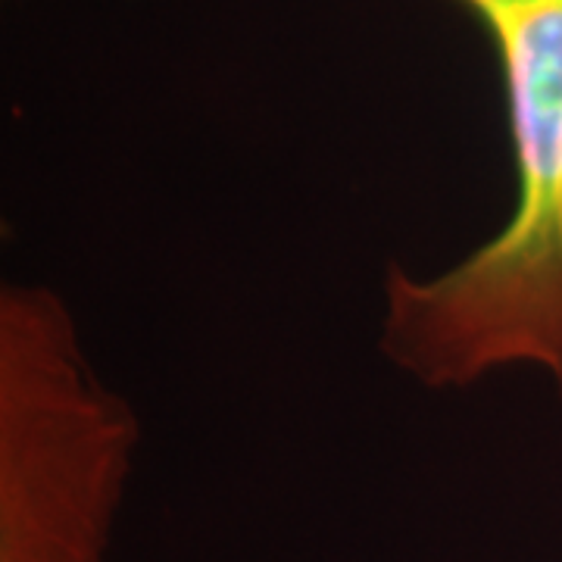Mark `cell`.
<instances>
[{"mask_svg":"<svg viewBox=\"0 0 562 562\" xmlns=\"http://www.w3.org/2000/svg\"><path fill=\"white\" fill-rule=\"evenodd\" d=\"M501 63L516 206L453 269L384 276L382 350L428 387L541 366L562 397V0H457Z\"/></svg>","mask_w":562,"mask_h":562,"instance_id":"6da1fadb","label":"cell"},{"mask_svg":"<svg viewBox=\"0 0 562 562\" xmlns=\"http://www.w3.org/2000/svg\"><path fill=\"white\" fill-rule=\"evenodd\" d=\"M138 422L47 288L0 297V562H106Z\"/></svg>","mask_w":562,"mask_h":562,"instance_id":"7a4b0ae2","label":"cell"}]
</instances>
